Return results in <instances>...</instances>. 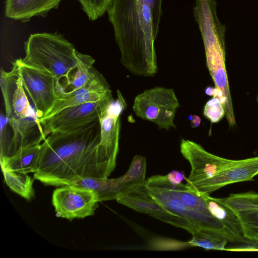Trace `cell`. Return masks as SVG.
<instances>
[{"mask_svg":"<svg viewBox=\"0 0 258 258\" xmlns=\"http://www.w3.org/2000/svg\"><path fill=\"white\" fill-rule=\"evenodd\" d=\"M100 138L99 119L74 132L49 134L41 144L34 179L62 186L80 179L108 177L116 163L101 148Z\"/></svg>","mask_w":258,"mask_h":258,"instance_id":"6da1fadb","label":"cell"},{"mask_svg":"<svg viewBox=\"0 0 258 258\" xmlns=\"http://www.w3.org/2000/svg\"><path fill=\"white\" fill-rule=\"evenodd\" d=\"M163 0H113L107 13L121 53L132 74L153 76L158 71L155 41Z\"/></svg>","mask_w":258,"mask_h":258,"instance_id":"7a4b0ae2","label":"cell"},{"mask_svg":"<svg viewBox=\"0 0 258 258\" xmlns=\"http://www.w3.org/2000/svg\"><path fill=\"white\" fill-rule=\"evenodd\" d=\"M194 14L203 39L208 70L222 94L229 125L233 127L236 121L226 68L225 26L218 17L217 3L213 0L197 3Z\"/></svg>","mask_w":258,"mask_h":258,"instance_id":"3957f363","label":"cell"},{"mask_svg":"<svg viewBox=\"0 0 258 258\" xmlns=\"http://www.w3.org/2000/svg\"><path fill=\"white\" fill-rule=\"evenodd\" d=\"M25 55L22 62L50 73L57 82L77 68L78 51L74 45L57 33L40 32L31 34L25 42ZM60 83V82H59Z\"/></svg>","mask_w":258,"mask_h":258,"instance_id":"277c9868","label":"cell"},{"mask_svg":"<svg viewBox=\"0 0 258 258\" xmlns=\"http://www.w3.org/2000/svg\"><path fill=\"white\" fill-rule=\"evenodd\" d=\"M145 186L147 192L160 205L185 220L192 228L191 233L201 228L209 229L218 232L230 241L229 235L218 220L212 215L190 208L176 197L166 175H156L148 178Z\"/></svg>","mask_w":258,"mask_h":258,"instance_id":"5b68a950","label":"cell"},{"mask_svg":"<svg viewBox=\"0 0 258 258\" xmlns=\"http://www.w3.org/2000/svg\"><path fill=\"white\" fill-rule=\"evenodd\" d=\"M12 64V70L21 79L38 120L45 117L57 99L54 77L46 71L24 63L21 58L15 60Z\"/></svg>","mask_w":258,"mask_h":258,"instance_id":"8992f818","label":"cell"},{"mask_svg":"<svg viewBox=\"0 0 258 258\" xmlns=\"http://www.w3.org/2000/svg\"><path fill=\"white\" fill-rule=\"evenodd\" d=\"M179 103L172 89L156 87L146 90L135 98L133 110L143 119L156 124L159 129L175 128L174 123Z\"/></svg>","mask_w":258,"mask_h":258,"instance_id":"52a82bcc","label":"cell"},{"mask_svg":"<svg viewBox=\"0 0 258 258\" xmlns=\"http://www.w3.org/2000/svg\"><path fill=\"white\" fill-rule=\"evenodd\" d=\"M113 101L107 100L70 106L39 121L47 137L54 133L74 132L99 119Z\"/></svg>","mask_w":258,"mask_h":258,"instance_id":"ba28073f","label":"cell"},{"mask_svg":"<svg viewBox=\"0 0 258 258\" xmlns=\"http://www.w3.org/2000/svg\"><path fill=\"white\" fill-rule=\"evenodd\" d=\"M98 202L92 191L71 185L55 189L52 196L56 216L70 220L94 215Z\"/></svg>","mask_w":258,"mask_h":258,"instance_id":"9c48e42d","label":"cell"},{"mask_svg":"<svg viewBox=\"0 0 258 258\" xmlns=\"http://www.w3.org/2000/svg\"><path fill=\"white\" fill-rule=\"evenodd\" d=\"M180 151L189 162L191 171L186 184H192L210 179L231 165L234 160L212 154L200 145L188 140L182 139Z\"/></svg>","mask_w":258,"mask_h":258,"instance_id":"30bf717a","label":"cell"},{"mask_svg":"<svg viewBox=\"0 0 258 258\" xmlns=\"http://www.w3.org/2000/svg\"><path fill=\"white\" fill-rule=\"evenodd\" d=\"M56 92L57 99L51 110L46 117L52 115L68 107L113 100L109 84L102 75L98 71L85 85L76 90L66 92L61 84L56 81Z\"/></svg>","mask_w":258,"mask_h":258,"instance_id":"8fae6325","label":"cell"},{"mask_svg":"<svg viewBox=\"0 0 258 258\" xmlns=\"http://www.w3.org/2000/svg\"><path fill=\"white\" fill-rule=\"evenodd\" d=\"M1 88L6 118L10 126L24 120L37 117L32 108L21 79L11 70H1Z\"/></svg>","mask_w":258,"mask_h":258,"instance_id":"7c38bea8","label":"cell"},{"mask_svg":"<svg viewBox=\"0 0 258 258\" xmlns=\"http://www.w3.org/2000/svg\"><path fill=\"white\" fill-rule=\"evenodd\" d=\"M258 174V156L241 160H234L229 166L215 176L199 182L186 184L192 191L210 194L228 184L253 180Z\"/></svg>","mask_w":258,"mask_h":258,"instance_id":"4fadbf2b","label":"cell"},{"mask_svg":"<svg viewBox=\"0 0 258 258\" xmlns=\"http://www.w3.org/2000/svg\"><path fill=\"white\" fill-rule=\"evenodd\" d=\"M215 199L235 213L241 224L245 237L254 245L258 244V193L248 191L232 194Z\"/></svg>","mask_w":258,"mask_h":258,"instance_id":"5bb4252c","label":"cell"},{"mask_svg":"<svg viewBox=\"0 0 258 258\" xmlns=\"http://www.w3.org/2000/svg\"><path fill=\"white\" fill-rule=\"evenodd\" d=\"M116 200L135 211L183 228L189 233L192 231L190 225L185 220L166 210L157 203L147 192L145 184L134 191L120 196Z\"/></svg>","mask_w":258,"mask_h":258,"instance_id":"9a60e30c","label":"cell"},{"mask_svg":"<svg viewBox=\"0 0 258 258\" xmlns=\"http://www.w3.org/2000/svg\"><path fill=\"white\" fill-rule=\"evenodd\" d=\"M117 94V99L111 103L99 118L101 137L100 146L108 158L115 163L119 151L120 116L127 106L118 90Z\"/></svg>","mask_w":258,"mask_h":258,"instance_id":"2e32d148","label":"cell"},{"mask_svg":"<svg viewBox=\"0 0 258 258\" xmlns=\"http://www.w3.org/2000/svg\"><path fill=\"white\" fill-rule=\"evenodd\" d=\"M62 0H6L5 16L9 18L26 22L32 17L46 16L56 9Z\"/></svg>","mask_w":258,"mask_h":258,"instance_id":"e0dca14e","label":"cell"},{"mask_svg":"<svg viewBox=\"0 0 258 258\" xmlns=\"http://www.w3.org/2000/svg\"><path fill=\"white\" fill-rule=\"evenodd\" d=\"M203 195L209 212L222 224L229 236L230 242L253 245L251 241L245 237L241 224L233 211L210 195Z\"/></svg>","mask_w":258,"mask_h":258,"instance_id":"ac0fdd59","label":"cell"},{"mask_svg":"<svg viewBox=\"0 0 258 258\" xmlns=\"http://www.w3.org/2000/svg\"><path fill=\"white\" fill-rule=\"evenodd\" d=\"M41 144L23 148L12 157L0 161L2 169L27 174L37 171Z\"/></svg>","mask_w":258,"mask_h":258,"instance_id":"d6986e66","label":"cell"},{"mask_svg":"<svg viewBox=\"0 0 258 258\" xmlns=\"http://www.w3.org/2000/svg\"><path fill=\"white\" fill-rule=\"evenodd\" d=\"M67 185L81 187L92 191L99 202L116 200L121 195L118 177L86 178L74 181Z\"/></svg>","mask_w":258,"mask_h":258,"instance_id":"ffe728a7","label":"cell"},{"mask_svg":"<svg viewBox=\"0 0 258 258\" xmlns=\"http://www.w3.org/2000/svg\"><path fill=\"white\" fill-rule=\"evenodd\" d=\"M146 171L145 157L140 155L135 156L126 173L118 177L121 195L134 191L144 185Z\"/></svg>","mask_w":258,"mask_h":258,"instance_id":"44dd1931","label":"cell"},{"mask_svg":"<svg viewBox=\"0 0 258 258\" xmlns=\"http://www.w3.org/2000/svg\"><path fill=\"white\" fill-rule=\"evenodd\" d=\"M188 241L192 247H201L207 250H225L228 239L218 232L205 228L199 229L191 233Z\"/></svg>","mask_w":258,"mask_h":258,"instance_id":"7402d4cb","label":"cell"},{"mask_svg":"<svg viewBox=\"0 0 258 258\" xmlns=\"http://www.w3.org/2000/svg\"><path fill=\"white\" fill-rule=\"evenodd\" d=\"M77 60L76 74L70 83L67 84V86L72 85V90H78L85 85L97 72L93 68L95 59L91 56L78 51Z\"/></svg>","mask_w":258,"mask_h":258,"instance_id":"603a6c76","label":"cell"},{"mask_svg":"<svg viewBox=\"0 0 258 258\" xmlns=\"http://www.w3.org/2000/svg\"><path fill=\"white\" fill-rule=\"evenodd\" d=\"M2 170L5 182L12 190L27 200L34 197L33 180L30 176L15 171Z\"/></svg>","mask_w":258,"mask_h":258,"instance_id":"cb8c5ba5","label":"cell"},{"mask_svg":"<svg viewBox=\"0 0 258 258\" xmlns=\"http://www.w3.org/2000/svg\"><path fill=\"white\" fill-rule=\"evenodd\" d=\"M171 188L176 197L190 208L207 215H212L208 209L203 194L191 191L186 184L182 183L175 185L171 183Z\"/></svg>","mask_w":258,"mask_h":258,"instance_id":"d4e9b609","label":"cell"},{"mask_svg":"<svg viewBox=\"0 0 258 258\" xmlns=\"http://www.w3.org/2000/svg\"><path fill=\"white\" fill-rule=\"evenodd\" d=\"M146 248L158 251H172L182 250L192 247L188 241H182L177 239L156 236L148 240Z\"/></svg>","mask_w":258,"mask_h":258,"instance_id":"484cf974","label":"cell"},{"mask_svg":"<svg viewBox=\"0 0 258 258\" xmlns=\"http://www.w3.org/2000/svg\"><path fill=\"white\" fill-rule=\"evenodd\" d=\"M91 21L97 20L106 12L113 0H77Z\"/></svg>","mask_w":258,"mask_h":258,"instance_id":"4316f807","label":"cell"},{"mask_svg":"<svg viewBox=\"0 0 258 258\" xmlns=\"http://www.w3.org/2000/svg\"><path fill=\"white\" fill-rule=\"evenodd\" d=\"M204 115L211 123H217L225 116V108L219 98L213 97L204 106Z\"/></svg>","mask_w":258,"mask_h":258,"instance_id":"83f0119b","label":"cell"},{"mask_svg":"<svg viewBox=\"0 0 258 258\" xmlns=\"http://www.w3.org/2000/svg\"><path fill=\"white\" fill-rule=\"evenodd\" d=\"M166 176L168 180L174 185L182 183L183 179L185 178L184 173L177 170L171 171Z\"/></svg>","mask_w":258,"mask_h":258,"instance_id":"f1b7e54d","label":"cell"},{"mask_svg":"<svg viewBox=\"0 0 258 258\" xmlns=\"http://www.w3.org/2000/svg\"><path fill=\"white\" fill-rule=\"evenodd\" d=\"M188 119L190 121L191 126L192 128L197 127L200 125L201 119L197 115H190Z\"/></svg>","mask_w":258,"mask_h":258,"instance_id":"f546056e","label":"cell"},{"mask_svg":"<svg viewBox=\"0 0 258 258\" xmlns=\"http://www.w3.org/2000/svg\"><path fill=\"white\" fill-rule=\"evenodd\" d=\"M256 101H257V105H258V94L257 95V96H256Z\"/></svg>","mask_w":258,"mask_h":258,"instance_id":"4dcf8cb0","label":"cell"}]
</instances>
